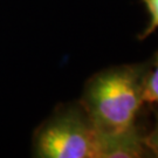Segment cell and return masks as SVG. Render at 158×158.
<instances>
[{"label":"cell","mask_w":158,"mask_h":158,"mask_svg":"<svg viewBox=\"0 0 158 158\" xmlns=\"http://www.w3.org/2000/svg\"><path fill=\"white\" fill-rule=\"evenodd\" d=\"M144 144L153 157L158 158V108H155V123L150 132H145Z\"/></svg>","instance_id":"6"},{"label":"cell","mask_w":158,"mask_h":158,"mask_svg":"<svg viewBox=\"0 0 158 158\" xmlns=\"http://www.w3.org/2000/svg\"><path fill=\"white\" fill-rule=\"evenodd\" d=\"M150 61L115 66L94 74L79 101L100 134L123 131L138 123Z\"/></svg>","instance_id":"1"},{"label":"cell","mask_w":158,"mask_h":158,"mask_svg":"<svg viewBox=\"0 0 158 158\" xmlns=\"http://www.w3.org/2000/svg\"><path fill=\"white\" fill-rule=\"evenodd\" d=\"M98 132L80 101L57 106L33 135L38 158H97Z\"/></svg>","instance_id":"2"},{"label":"cell","mask_w":158,"mask_h":158,"mask_svg":"<svg viewBox=\"0 0 158 158\" xmlns=\"http://www.w3.org/2000/svg\"><path fill=\"white\" fill-rule=\"evenodd\" d=\"M145 132V128L139 124V122L129 129L118 132H98L97 158L148 157V153L150 152L144 144Z\"/></svg>","instance_id":"3"},{"label":"cell","mask_w":158,"mask_h":158,"mask_svg":"<svg viewBox=\"0 0 158 158\" xmlns=\"http://www.w3.org/2000/svg\"><path fill=\"white\" fill-rule=\"evenodd\" d=\"M144 102L158 107V51L150 60V67L144 82Z\"/></svg>","instance_id":"4"},{"label":"cell","mask_w":158,"mask_h":158,"mask_svg":"<svg viewBox=\"0 0 158 158\" xmlns=\"http://www.w3.org/2000/svg\"><path fill=\"white\" fill-rule=\"evenodd\" d=\"M143 2L147 6L150 20L145 29H143L142 33L138 35V40L141 41L147 39L149 35H151L158 28V0H143Z\"/></svg>","instance_id":"5"}]
</instances>
